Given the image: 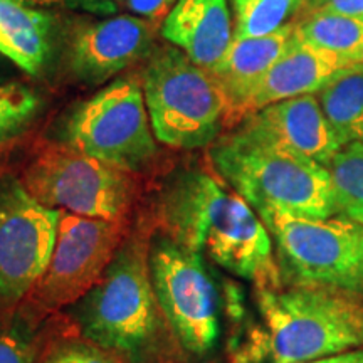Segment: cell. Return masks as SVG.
<instances>
[{"label":"cell","mask_w":363,"mask_h":363,"mask_svg":"<svg viewBox=\"0 0 363 363\" xmlns=\"http://www.w3.org/2000/svg\"><path fill=\"white\" fill-rule=\"evenodd\" d=\"M315 11L340 16H363V0H318Z\"/></svg>","instance_id":"27"},{"label":"cell","mask_w":363,"mask_h":363,"mask_svg":"<svg viewBox=\"0 0 363 363\" xmlns=\"http://www.w3.org/2000/svg\"><path fill=\"white\" fill-rule=\"evenodd\" d=\"M240 128L278 147L330 167L343 148L326 120L316 94L289 98L251 113Z\"/></svg>","instance_id":"13"},{"label":"cell","mask_w":363,"mask_h":363,"mask_svg":"<svg viewBox=\"0 0 363 363\" xmlns=\"http://www.w3.org/2000/svg\"><path fill=\"white\" fill-rule=\"evenodd\" d=\"M110 2L116 4V6H120V4H126V0H110Z\"/></svg>","instance_id":"31"},{"label":"cell","mask_w":363,"mask_h":363,"mask_svg":"<svg viewBox=\"0 0 363 363\" xmlns=\"http://www.w3.org/2000/svg\"><path fill=\"white\" fill-rule=\"evenodd\" d=\"M22 182L44 206L108 220L123 222L136 195L131 172L61 143L40 150Z\"/></svg>","instance_id":"9"},{"label":"cell","mask_w":363,"mask_h":363,"mask_svg":"<svg viewBox=\"0 0 363 363\" xmlns=\"http://www.w3.org/2000/svg\"><path fill=\"white\" fill-rule=\"evenodd\" d=\"M301 363H363V348H357V350L343 352L338 355H330L318 358V360L301 362Z\"/></svg>","instance_id":"28"},{"label":"cell","mask_w":363,"mask_h":363,"mask_svg":"<svg viewBox=\"0 0 363 363\" xmlns=\"http://www.w3.org/2000/svg\"><path fill=\"white\" fill-rule=\"evenodd\" d=\"M217 175L257 214L281 211L310 219L337 214L328 167L238 126L211 145Z\"/></svg>","instance_id":"3"},{"label":"cell","mask_w":363,"mask_h":363,"mask_svg":"<svg viewBox=\"0 0 363 363\" xmlns=\"http://www.w3.org/2000/svg\"><path fill=\"white\" fill-rule=\"evenodd\" d=\"M306 0H233L234 38L249 39L269 35L291 24Z\"/></svg>","instance_id":"21"},{"label":"cell","mask_w":363,"mask_h":363,"mask_svg":"<svg viewBox=\"0 0 363 363\" xmlns=\"http://www.w3.org/2000/svg\"><path fill=\"white\" fill-rule=\"evenodd\" d=\"M52 17L34 9L0 0V54L27 74L44 69L51 52Z\"/></svg>","instance_id":"17"},{"label":"cell","mask_w":363,"mask_h":363,"mask_svg":"<svg viewBox=\"0 0 363 363\" xmlns=\"http://www.w3.org/2000/svg\"><path fill=\"white\" fill-rule=\"evenodd\" d=\"M177 0H126V7L130 9L135 16L142 17L158 26L165 17L169 16Z\"/></svg>","instance_id":"26"},{"label":"cell","mask_w":363,"mask_h":363,"mask_svg":"<svg viewBox=\"0 0 363 363\" xmlns=\"http://www.w3.org/2000/svg\"><path fill=\"white\" fill-rule=\"evenodd\" d=\"M61 216L19 177L0 174V305H17L34 291L51 261Z\"/></svg>","instance_id":"10"},{"label":"cell","mask_w":363,"mask_h":363,"mask_svg":"<svg viewBox=\"0 0 363 363\" xmlns=\"http://www.w3.org/2000/svg\"><path fill=\"white\" fill-rule=\"evenodd\" d=\"M293 40V22L262 38L233 39L217 66L211 69V74L220 86L229 104L227 125L242 120L244 106L252 89L283 56Z\"/></svg>","instance_id":"16"},{"label":"cell","mask_w":363,"mask_h":363,"mask_svg":"<svg viewBox=\"0 0 363 363\" xmlns=\"http://www.w3.org/2000/svg\"><path fill=\"white\" fill-rule=\"evenodd\" d=\"M142 88L153 133L163 145L208 147L227 125L229 104L214 76L175 45L153 49L143 67Z\"/></svg>","instance_id":"5"},{"label":"cell","mask_w":363,"mask_h":363,"mask_svg":"<svg viewBox=\"0 0 363 363\" xmlns=\"http://www.w3.org/2000/svg\"><path fill=\"white\" fill-rule=\"evenodd\" d=\"M347 67L340 54L294 40L252 89L244 116L289 98L315 94Z\"/></svg>","instance_id":"14"},{"label":"cell","mask_w":363,"mask_h":363,"mask_svg":"<svg viewBox=\"0 0 363 363\" xmlns=\"http://www.w3.org/2000/svg\"><path fill=\"white\" fill-rule=\"evenodd\" d=\"M233 26L227 0H177L160 34L190 61L211 71L233 43Z\"/></svg>","instance_id":"15"},{"label":"cell","mask_w":363,"mask_h":363,"mask_svg":"<svg viewBox=\"0 0 363 363\" xmlns=\"http://www.w3.org/2000/svg\"><path fill=\"white\" fill-rule=\"evenodd\" d=\"M261 325L238 363H301L363 348V306L328 288H257Z\"/></svg>","instance_id":"2"},{"label":"cell","mask_w":363,"mask_h":363,"mask_svg":"<svg viewBox=\"0 0 363 363\" xmlns=\"http://www.w3.org/2000/svg\"><path fill=\"white\" fill-rule=\"evenodd\" d=\"M123 239V222L62 212L48 269L34 288L45 310L74 305L115 259Z\"/></svg>","instance_id":"11"},{"label":"cell","mask_w":363,"mask_h":363,"mask_svg":"<svg viewBox=\"0 0 363 363\" xmlns=\"http://www.w3.org/2000/svg\"><path fill=\"white\" fill-rule=\"evenodd\" d=\"M43 101L35 91L19 81L0 84V148L21 138L38 118Z\"/></svg>","instance_id":"22"},{"label":"cell","mask_w":363,"mask_h":363,"mask_svg":"<svg viewBox=\"0 0 363 363\" xmlns=\"http://www.w3.org/2000/svg\"><path fill=\"white\" fill-rule=\"evenodd\" d=\"M153 39L155 24L138 16H115L84 22L71 35L67 66L81 83L103 84L150 56Z\"/></svg>","instance_id":"12"},{"label":"cell","mask_w":363,"mask_h":363,"mask_svg":"<svg viewBox=\"0 0 363 363\" xmlns=\"http://www.w3.org/2000/svg\"><path fill=\"white\" fill-rule=\"evenodd\" d=\"M337 214L363 225V143H348L328 167Z\"/></svg>","instance_id":"20"},{"label":"cell","mask_w":363,"mask_h":363,"mask_svg":"<svg viewBox=\"0 0 363 363\" xmlns=\"http://www.w3.org/2000/svg\"><path fill=\"white\" fill-rule=\"evenodd\" d=\"M294 38L345 57L363 43V16L315 11L294 24Z\"/></svg>","instance_id":"19"},{"label":"cell","mask_w":363,"mask_h":363,"mask_svg":"<svg viewBox=\"0 0 363 363\" xmlns=\"http://www.w3.org/2000/svg\"><path fill=\"white\" fill-rule=\"evenodd\" d=\"M311 2H313V4H315V2H318V0H311Z\"/></svg>","instance_id":"32"},{"label":"cell","mask_w":363,"mask_h":363,"mask_svg":"<svg viewBox=\"0 0 363 363\" xmlns=\"http://www.w3.org/2000/svg\"><path fill=\"white\" fill-rule=\"evenodd\" d=\"M43 363H120L111 352L91 342H65L54 347Z\"/></svg>","instance_id":"24"},{"label":"cell","mask_w":363,"mask_h":363,"mask_svg":"<svg viewBox=\"0 0 363 363\" xmlns=\"http://www.w3.org/2000/svg\"><path fill=\"white\" fill-rule=\"evenodd\" d=\"M13 62L11 59H7L4 54H0V84L4 83H11L9 78H12L13 74H16V71H13Z\"/></svg>","instance_id":"29"},{"label":"cell","mask_w":363,"mask_h":363,"mask_svg":"<svg viewBox=\"0 0 363 363\" xmlns=\"http://www.w3.org/2000/svg\"><path fill=\"white\" fill-rule=\"evenodd\" d=\"M148 267L158 308L182 350L197 360L211 355L220 338V308L203 256L157 235Z\"/></svg>","instance_id":"8"},{"label":"cell","mask_w":363,"mask_h":363,"mask_svg":"<svg viewBox=\"0 0 363 363\" xmlns=\"http://www.w3.org/2000/svg\"><path fill=\"white\" fill-rule=\"evenodd\" d=\"M59 142L131 174L148 169L157 157V138L142 83L116 79L79 103L62 121Z\"/></svg>","instance_id":"7"},{"label":"cell","mask_w":363,"mask_h":363,"mask_svg":"<svg viewBox=\"0 0 363 363\" xmlns=\"http://www.w3.org/2000/svg\"><path fill=\"white\" fill-rule=\"evenodd\" d=\"M345 65L347 66H353V65H362L363 66V43L358 45L355 51L345 56Z\"/></svg>","instance_id":"30"},{"label":"cell","mask_w":363,"mask_h":363,"mask_svg":"<svg viewBox=\"0 0 363 363\" xmlns=\"http://www.w3.org/2000/svg\"><path fill=\"white\" fill-rule=\"evenodd\" d=\"M274 242L281 274L294 284L363 294V225L347 217L310 219L264 211L257 214Z\"/></svg>","instance_id":"6"},{"label":"cell","mask_w":363,"mask_h":363,"mask_svg":"<svg viewBox=\"0 0 363 363\" xmlns=\"http://www.w3.org/2000/svg\"><path fill=\"white\" fill-rule=\"evenodd\" d=\"M326 120L340 143H363V66L353 65L318 91Z\"/></svg>","instance_id":"18"},{"label":"cell","mask_w":363,"mask_h":363,"mask_svg":"<svg viewBox=\"0 0 363 363\" xmlns=\"http://www.w3.org/2000/svg\"><path fill=\"white\" fill-rule=\"evenodd\" d=\"M169 238L222 269L256 284L281 288L274 242L257 212L224 180L203 170H182L160 199Z\"/></svg>","instance_id":"1"},{"label":"cell","mask_w":363,"mask_h":363,"mask_svg":"<svg viewBox=\"0 0 363 363\" xmlns=\"http://www.w3.org/2000/svg\"><path fill=\"white\" fill-rule=\"evenodd\" d=\"M162 313L143 242L121 244L101 279L78 301L83 337L133 363L147 362L162 333Z\"/></svg>","instance_id":"4"},{"label":"cell","mask_w":363,"mask_h":363,"mask_svg":"<svg viewBox=\"0 0 363 363\" xmlns=\"http://www.w3.org/2000/svg\"><path fill=\"white\" fill-rule=\"evenodd\" d=\"M11 2L34 9H65V11H81L96 16H110L116 12V4L110 0H11Z\"/></svg>","instance_id":"25"},{"label":"cell","mask_w":363,"mask_h":363,"mask_svg":"<svg viewBox=\"0 0 363 363\" xmlns=\"http://www.w3.org/2000/svg\"><path fill=\"white\" fill-rule=\"evenodd\" d=\"M35 355V335L24 321L0 323V363H34Z\"/></svg>","instance_id":"23"}]
</instances>
